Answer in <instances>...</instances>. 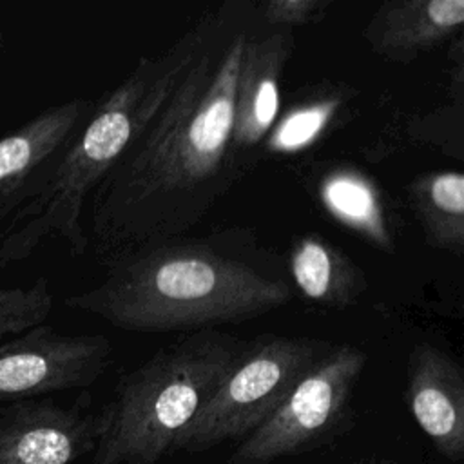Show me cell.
I'll list each match as a JSON object with an SVG mask.
<instances>
[{"label": "cell", "mask_w": 464, "mask_h": 464, "mask_svg": "<svg viewBox=\"0 0 464 464\" xmlns=\"http://www.w3.org/2000/svg\"><path fill=\"white\" fill-rule=\"evenodd\" d=\"M98 413L53 401H18L0 410V464H78L94 453Z\"/></svg>", "instance_id": "obj_9"}, {"label": "cell", "mask_w": 464, "mask_h": 464, "mask_svg": "<svg viewBox=\"0 0 464 464\" xmlns=\"http://www.w3.org/2000/svg\"><path fill=\"white\" fill-rule=\"evenodd\" d=\"M288 276L308 301L335 310L353 304L368 288L366 276L355 261L317 236L295 239Z\"/></svg>", "instance_id": "obj_13"}, {"label": "cell", "mask_w": 464, "mask_h": 464, "mask_svg": "<svg viewBox=\"0 0 464 464\" xmlns=\"http://www.w3.org/2000/svg\"><path fill=\"white\" fill-rule=\"evenodd\" d=\"M359 464H392L390 460H386V459H379V460H366V462H359Z\"/></svg>", "instance_id": "obj_19"}, {"label": "cell", "mask_w": 464, "mask_h": 464, "mask_svg": "<svg viewBox=\"0 0 464 464\" xmlns=\"http://www.w3.org/2000/svg\"><path fill=\"white\" fill-rule=\"evenodd\" d=\"M410 207L420 223L424 241L437 250L462 254L464 248V176L437 170L417 176L408 185Z\"/></svg>", "instance_id": "obj_15"}, {"label": "cell", "mask_w": 464, "mask_h": 464, "mask_svg": "<svg viewBox=\"0 0 464 464\" xmlns=\"http://www.w3.org/2000/svg\"><path fill=\"white\" fill-rule=\"evenodd\" d=\"M332 0H268L254 4L257 22L265 27L294 29L324 18Z\"/></svg>", "instance_id": "obj_18"}, {"label": "cell", "mask_w": 464, "mask_h": 464, "mask_svg": "<svg viewBox=\"0 0 464 464\" xmlns=\"http://www.w3.org/2000/svg\"><path fill=\"white\" fill-rule=\"evenodd\" d=\"M53 310V292L47 277L29 286L0 288V341L42 324Z\"/></svg>", "instance_id": "obj_17"}, {"label": "cell", "mask_w": 464, "mask_h": 464, "mask_svg": "<svg viewBox=\"0 0 464 464\" xmlns=\"http://www.w3.org/2000/svg\"><path fill=\"white\" fill-rule=\"evenodd\" d=\"M366 361L368 355L359 346L334 344L279 408L237 444L228 464H270L330 440L348 420Z\"/></svg>", "instance_id": "obj_6"}, {"label": "cell", "mask_w": 464, "mask_h": 464, "mask_svg": "<svg viewBox=\"0 0 464 464\" xmlns=\"http://www.w3.org/2000/svg\"><path fill=\"white\" fill-rule=\"evenodd\" d=\"M332 346L323 339L283 335L243 343L230 370L176 437L172 451L198 453L227 440L241 442L279 408Z\"/></svg>", "instance_id": "obj_5"}, {"label": "cell", "mask_w": 464, "mask_h": 464, "mask_svg": "<svg viewBox=\"0 0 464 464\" xmlns=\"http://www.w3.org/2000/svg\"><path fill=\"white\" fill-rule=\"evenodd\" d=\"M105 335H69L42 323L0 341V402L91 386L107 370Z\"/></svg>", "instance_id": "obj_7"}, {"label": "cell", "mask_w": 464, "mask_h": 464, "mask_svg": "<svg viewBox=\"0 0 464 464\" xmlns=\"http://www.w3.org/2000/svg\"><path fill=\"white\" fill-rule=\"evenodd\" d=\"M464 25V0H386L362 29L373 54L410 63L442 45Z\"/></svg>", "instance_id": "obj_12"}, {"label": "cell", "mask_w": 464, "mask_h": 464, "mask_svg": "<svg viewBox=\"0 0 464 464\" xmlns=\"http://www.w3.org/2000/svg\"><path fill=\"white\" fill-rule=\"evenodd\" d=\"M294 51L290 29H252L237 74L232 123V160L243 178L252 169L261 143L279 114L283 71Z\"/></svg>", "instance_id": "obj_8"}, {"label": "cell", "mask_w": 464, "mask_h": 464, "mask_svg": "<svg viewBox=\"0 0 464 464\" xmlns=\"http://www.w3.org/2000/svg\"><path fill=\"white\" fill-rule=\"evenodd\" d=\"M281 259L245 228L176 236L123 252L105 277L65 299L129 332H198L268 314L292 299Z\"/></svg>", "instance_id": "obj_2"}, {"label": "cell", "mask_w": 464, "mask_h": 464, "mask_svg": "<svg viewBox=\"0 0 464 464\" xmlns=\"http://www.w3.org/2000/svg\"><path fill=\"white\" fill-rule=\"evenodd\" d=\"M85 107L80 98L63 102L0 138V223L42 188L56 160L80 130Z\"/></svg>", "instance_id": "obj_10"}, {"label": "cell", "mask_w": 464, "mask_h": 464, "mask_svg": "<svg viewBox=\"0 0 464 464\" xmlns=\"http://www.w3.org/2000/svg\"><path fill=\"white\" fill-rule=\"evenodd\" d=\"M323 208L341 225L359 234L373 248L393 252L395 236L377 183L352 167L326 172L317 185Z\"/></svg>", "instance_id": "obj_14"}, {"label": "cell", "mask_w": 464, "mask_h": 464, "mask_svg": "<svg viewBox=\"0 0 464 464\" xmlns=\"http://www.w3.org/2000/svg\"><path fill=\"white\" fill-rule=\"evenodd\" d=\"M203 18L163 53L138 60L130 74L107 92L56 160L42 188L0 232V272L27 259L45 239H62L72 256L89 250L83 207L140 127L165 100L196 54Z\"/></svg>", "instance_id": "obj_3"}, {"label": "cell", "mask_w": 464, "mask_h": 464, "mask_svg": "<svg viewBox=\"0 0 464 464\" xmlns=\"http://www.w3.org/2000/svg\"><path fill=\"white\" fill-rule=\"evenodd\" d=\"M343 96L334 89H321L317 94L297 102L283 116H277L261 150L268 154H294L315 143L332 125L339 112Z\"/></svg>", "instance_id": "obj_16"}, {"label": "cell", "mask_w": 464, "mask_h": 464, "mask_svg": "<svg viewBox=\"0 0 464 464\" xmlns=\"http://www.w3.org/2000/svg\"><path fill=\"white\" fill-rule=\"evenodd\" d=\"M241 346L218 328L188 332L121 375L98 413L94 464H156L172 453Z\"/></svg>", "instance_id": "obj_4"}, {"label": "cell", "mask_w": 464, "mask_h": 464, "mask_svg": "<svg viewBox=\"0 0 464 464\" xmlns=\"http://www.w3.org/2000/svg\"><path fill=\"white\" fill-rule=\"evenodd\" d=\"M203 22L196 54L91 194L87 237L103 265L185 236L241 179L232 160L234 96L257 24L254 2L227 0Z\"/></svg>", "instance_id": "obj_1"}, {"label": "cell", "mask_w": 464, "mask_h": 464, "mask_svg": "<svg viewBox=\"0 0 464 464\" xmlns=\"http://www.w3.org/2000/svg\"><path fill=\"white\" fill-rule=\"evenodd\" d=\"M406 401L417 426L448 460L464 457V372L444 350L419 343L408 357Z\"/></svg>", "instance_id": "obj_11"}]
</instances>
